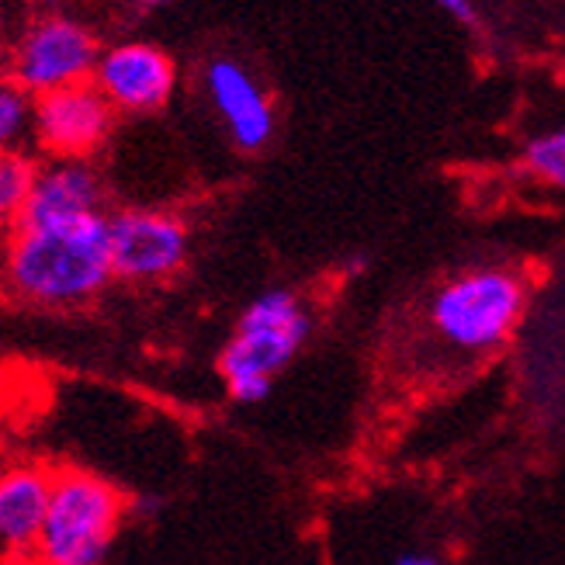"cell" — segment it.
I'll list each match as a JSON object with an SVG mask.
<instances>
[{"instance_id":"cell-6","label":"cell","mask_w":565,"mask_h":565,"mask_svg":"<svg viewBox=\"0 0 565 565\" xmlns=\"http://www.w3.org/2000/svg\"><path fill=\"white\" fill-rule=\"evenodd\" d=\"M108 243L115 278L163 281L188 260L184 218L163 209H121L108 215Z\"/></svg>"},{"instance_id":"cell-13","label":"cell","mask_w":565,"mask_h":565,"mask_svg":"<svg viewBox=\"0 0 565 565\" xmlns=\"http://www.w3.org/2000/svg\"><path fill=\"white\" fill-rule=\"evenodd\" d=\"M524 167L531 178L565 194V126L537 132L524 146Z\"/></svg>"},{"instance_id":"cell-4","label":"cell","mask_w":565,"mask_h":565,"mask_svg":"<svg viewBox=\"0 0 565 565\" xmlns=\"http://www.w3.org/2000/svg\"><path fill=\"white\" fill-rule=\"evenodd\" d=\"M121 513H126V500H121L111 482L81 469L53 472V497H49L35 552L39 562L105 565L121 524Z\"/></svg>"},{"instance_id":"cell-14","label":"cell","mask_w":565,"mask_h":565,"mask_svg":"<svg viewBox=\"0 0 565 565\" xmlns=\"http://www.w3.org/2000/svg\"><path fill=\"white\" fill-rule=\"evenodd\" d=\"M35 97L11 77L0 81V153H18V142L32 132Z\"/></svg>"},{"instance_id":"cell-7","label":"cell","mask_w":565,"mask_h":565,"mask_svg":"<svg viewBox=\"0 0 565 565\" xmlns=\"http://www.w3.org/2000/svg\"><path fill=\"white\" fill-rule=\"evenodd\" d=\"M115 108L94 84L35 97L32 136L53 160H87L111 132Z\"/></svg>"},{"instance_id":"cell-5","label":"cell","mask_w":565,"mask_h":565,"mask_svg":"<svg viewBox=\"0 0 565 565\" xmlns=\"http://www.w3.org/2000/svg\"><path fill=\"white\" fill-rule=\"evenodd\" d=\"M102 42L73 14H42L21 32L11 53V81L32 97L90 84Z\"/></svg>"},{"instance_id":"cell-1","label":"cell","mask_w":565,"mask_h":565,"mask_svg":"<svg viewBox=\"0 0 565 565\" xmlns=\"http://www.w3.org/2000/svg\"><path fill=\"white\" fill-rule=\"evenodd\" d=\"M4 275L24 302L45 309H77L90 302L115 278L108 215L14 230Z\"/></svg>"},{"instance_id":"cell-15","label":"cell","mask_w":565,"mask_h":565,"mask_svg":"<svg viewBox=\"0 0 565 565\" xmlns=\"http://www.w3.org/2000/svg\"><path fill=\"white\" fill-rule=\"evenodd\" d=\"M434 4H437L440 11H448V14H451L455 21H461V24H476V21H479L472 0H434Z\"/></svg>"},{"instance_id":"cell-17","label":"cell","mask_w":565,"mask_h":565,"mask_svg":"<svg viewBox=\"0 0 565 565\" xmlns=\"http://www.w3.org/2000/svg\"><path fill=\"white\" fill-rule=\"evenodd\" d=\"M139 4H167V0H139Z\"/></svg>"},{"instance_id":"cell-12","label":"cell","mask_w":565,"mask_h":565,"mask_svg":"<svg viewBox=\"0 0 565 565\" xmlns=\"http://www.w3.org/2000/svg\"><path fill=\"white\" fill-rule=\"evenodd\" d=\"M39 167L24 153H0V233L18 230Z\"/></svg>"},{"instance_id":"cell-10","label":"cell","mask_w":565,"mask_h":565,"mask_svg":"<svg viewBox=\"0 0 565 565\" xmlns=\"http://www.w3.org/2000/svg\"><path fill=\"white\" fill-rule=\"evenodd\" d=\"M84 215H102V181L87 160H53L39 167L21 226H53L73 223Z\"/></svg>"},{"instance_id":"cell-3","label":"cell","mask_w":565,"mask_h":565,"mask_svg":"<svg viewBox=\"0 0 565 565\" xmlns=\"http://www.w3.org/2000/svg\"><path fill=\"white\" fill-rule=\"evenodd\" d=\"M527 291V278L510 267H476L434 291L430 327L451 351L489 354L518 333Z\"/></svg>"},{"instance_id":"cell-8","label":"cell","mask_w":565,"mask_h":565,"mask_svg":"<svg viewBox=\"0 0 565 565\" xmlns=\"http://www.w3.org/2000/svg\"><path fill=\"white\" fill-rule=\"evenodd\" d=\"M115 111H157L178 87V66L153 42H115L102 49L94 81Z\"/></svg>"},{"instance_id":"cell-16","label":"cell","mask_w":565,"mask_h":565,"mask_svg":"<svg viewBox=\"0 0 565 565\" xmlns=\"http://www.w3.org/2000/svg\"><path fill=\"white\" fill-rule=\"evenodd\" d=\"M396 565H440V562L434 555H403Z\"/></svg>"},{"instance_id":"cell-11","label":"cell","mask_w":565,"mask_h":565,"mask_svg":"<svg viewBox=\"0 0 565 565\" xmlns=\"http://www.w3.org/2000/svg\"><path fill=\"white\" fill-rule=\"evenodd\" d=\"M49 497H53V472L24 465L0 476V562L39 552Z\"/></svg>"},{"instance_id":"cell-18","label":"cell","mask_w":565,"mask_h":565,"mask_svg":"<svg viewBox=\"0 0 565 565\" xmlns=\"http://www.w3.org/2000/svg\"><path fill=\"white\" fill-rule=\"evenodd\" d=\"M39 565H42V562H39Z\"/></svg>"},{"instance_id":"cell-9","label":"cell","mask_w":565,"mask_h":565,"mask_svg":"<svg viewBox=\"0 0 565 565\" xmlns=\"http://www.w3.org/2000/svg\"><path fill=\"white\" fill-rule=\"evenodd\" d=\"M205 87L218 111L226 121V129L239 150H264L275 136V108L264 87L250 77L247 70L233 60H215L205 70Z\"/></svg>"},{"instance_id":"cell-2","label":"cell","mask_w":565,"mask_h":565,"mask_svg":"<svg viewBox=\"0 0 565 565\" xmlns=\"http://www.w3.org/2000/svg\"><path fill=\"white\" fill-rule=\"evenodd\" d=\"M312 333L309 306L291 288H267L239 312L230 343L218 354V375L230 399L250 406L267 399L275 379L295 361Z\"/></svg>"}]
</instances>
